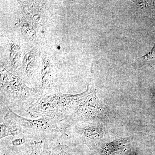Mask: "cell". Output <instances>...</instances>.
Returning <instances> with one entry per match:
<instances>
[{"instance_id":"obj_1","label":"cell","mask_w":155,"mask_h":155,"mask_svg":"<svg viewBox=\"0 0 155 155\" xmlns=\"http://www.w3.org/2000/svg\"><path fill=\"white\" fill-rule=\"evenodd\" d=\"M94 89L89 84L87 90L80 94H65L60 89L43 94L26 111L33 118L53 119L60 122L65 121L77 110L78 108Z\"/></svg>"},{"instance_id":"obj_2","label":"cell","mask_w":155,"mask_h":155,"mask_svg":"<svg viewBox=\"0 0 155 155\" xmlns=\"http://www.w3.org/2000/svg\"><path fill=\"white\" fill-rule=\"evenodd\" d=\"M1 105L7 108L23 107L35 102L40 93L30 88L21 78L14 75L1 66Z\"/></svg>"},{"instance_id":"obj_3","label":"cell","mask_w":155,"mask_h":155,"mask_svg":"<svg viewBox=\"0 0 155 155\" xmlns=\"http://www.w3.org/2000/svg\"><path fill=\"white\" fill-rule=\"evenodd\" d=\"M8 109V112L4 117L18 128L19 134L57 136L66 133V129L60 128L57 125L58 122L53 119L43 118L27 119L15 114L11 109Z\"/></svg>"},{"instance_id":"obj_4","label":"cell","mask_w":155,"mask_h":155,"mask_svg":"<svg viewBox=\"0 0 155 155\" xmlns=\"http://www.w3.org/2000/svg\"><path fill=\"white\" fill-rule=\"evenodd\" d=\"M40 50L36 46H28L24 49L20 65V75L25 82L36 86L41 61Z\"/></svg>"},{"instance_id":"obj_5","label":"cell","mask_w":155,"mask_h":155,"mask_svg":"<svg viewBox=\"0 0 155 155\" xmlns=\"http://www.w3.org/2000/svg\"><path fill=\"white\" fill-rule=\"evenodd\" d=\"M41 95L60 89L57 85V74L52 59L47 54L41 56L36 86Z\"/></svg>"},{"instance_id":"obj_6","label":"cell","mask_w":155,"mask_h":155,"mask_svg":"<svg viewBox=\"0 0 155 155\" xmlns=\"http://www.w3.org/2000/svg\"><path fill=\"white\" fill-rule=\"evenodd\" d=\"M25 155H73L68 147L60 143H47L46 142L34 141Z\"/></svg>"},{"instance_id":"obj_7","label":"cell","mask_w":155,"mask_h":155,"mask_svg":"<svg viewBox=\"0 0 155 155\" xmlns=\"http://www.w3.org/2000/svg\"><path fill=\"white\" fill-rule=\"evenodd\" d=\"M8 64L11 70H17L22 60L23 50L20 43L16 40H9L6 45Z\"/></svg>"},{"instance_id":"obj_8","label":"cell","mask_w":155,"mask_h":155,"mask_svg":"<svg viewBox=\"0 0 155 155\" xmlns=\"http://www.w3.org/2000/svg\"><path fill=\"white\" fill-rule=\"evenodd\" d=\"M23 8V13L19 19V28L26 38H32L38 31V24L25 8Z\"/></svg>"},{"instance_id":"obj_9","label":"cell","mask_w":155,"mask_h":155,"mask_svg":"<svg viewBox=\"0 0 155 155\" xmlns=\"http://www.w3.org/2000/svg\"><path fill=\"white\" fill-rule=\"evenodd\" d=\"M75 131L81 136L84 142L96 140L100 138L101 130L99 126L96 124L90 123L87 125H76L75 128Z\"/></svg>"},{"instance_id":"obj_10","label":"cell","mask_w":155,"mask_h":155,"mask_svg":"<svg viewBox=\"0 0 155 155\" xmlns=\"http://www.w3.org/2000/svg\"><path fill=\"white\" fill-rule=\"evenodd\" d=\"M0 138L2 139L9 136H15L19 134L18 128L9 120L4 118L2 123L1 124Z\"/></svg>"},{"instance_id":"obj_11","label":"cell","mask_w":155,"mask_h":155,"mask_svg":"<svg viewBox=\"0 0 155 155\" xmlns=\"http://www.w3.org/2000/svg\"><path fill=\"white\" fill-rule=\"evenodd\" d=\"M155 57V44L153 48L147 54L145 55L143 57V58L145 60H149L153 59Z\"/></svg>"},{"instance_id":"obj_12","label":"cell","mask_w":155,"mask_h":155,"mask_svg":"<svg viewBox=\"0 0 155 155\" xmlns=\"http://www.w3.org/2000/svg\"><path fill=\"white\" fill-rule=\"evenodd\" d=\"M25 142V140L24 138L18 139L12 142V143L14 146H19L20 145L23 144Z\"/></svg>"},{"instance_id":"obj_13","label":"cell","mask_w":155,"mask_h":155,"mask_svg":"<svg viewBox=\"0 0 155 155\" xmlns=\"http://www.w3.org/2000/svg\"><path fill=\"white\" fill-rule=\"evenodd\" d=\"M135 155H137V154H135Z\"/></svg>"},{"instance_id":"obj_14","label":"cell","mask_w":155,"mask_h":155,"mask_svg":"<svg viewBox=\"0 0 155 155\" xmlns=\"http://www.w3.org/2000/svg\"><path fill=\"white\" fill-rule=\"evenodd\" d=\"M5 155V154H4V155Z\"/></svg>"}]
</instances>
